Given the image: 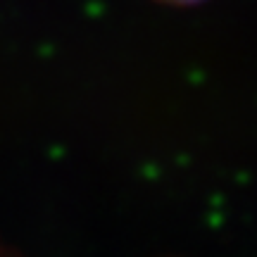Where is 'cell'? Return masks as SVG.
<instances>
[{
	"mask_svg": "<svg viewBox=\"0 0 257 257\" xmlns=\"http://www.w3.org/2000/svg\"><path fill=\"white\" fill-rule=\"evenodd\" d=\"M160 3H167V5H195V3H202V0H160Z\"/></svg>",
	"mask_w": 257,
	"mask_h": 257,
	"instance_id": "cell-1",
	"label": "cell"
}]
</instances>
